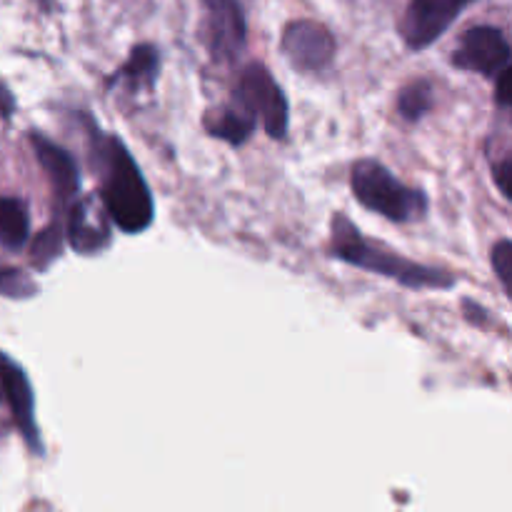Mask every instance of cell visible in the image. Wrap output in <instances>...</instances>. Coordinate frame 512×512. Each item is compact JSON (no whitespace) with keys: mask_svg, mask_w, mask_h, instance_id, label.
<instances>
[{"mask_svg":"<svg viewBox=\"0 0 512 512\" xmlns=\"http://www.w3.org/2000/svg\"><path fill=\"white\" fill-rule=\"evenodd\" d=\"M90 155L98 170V200L108 210L110 220L130 235L148 230L155 218L153 193L123 140L95 130Z\"/></svg>","mask_w":512,"mask_h":512,"instance_id":"obj_1","label":"cell"},{"mask_svg":"<svg viewBox=\"0 0 512 512\" xmlns=\"http://www.w3.org/2000/svg\"><path fill=\"white\" fill-rule=\"evenodd\" d=\"M333 255L353 268L378 273L410 290H445L455 285V278L445 270L428 268L375 243L370 245L345 215L333 218Z\"/></svg>","mask_w":512,"mask_h":512,"instance_id":"obj_2","label":"cell"},{"mask_svg":"<svg viewBox=\"0 0 512 512\" xmlns=\"http://www.w3.org/2000/svg\"><path fill=\"white\" fill-rule=\"evenodd\" d=\"M350 185H353V193L360 205L393 220V223H410L428 213V198L423 190L408 188L378 160L355 163L353 173H350Z\"/></svg>","mask_w":512,"mask_h":512,"instance_id":"obj_3","label":"cell"},{"mask_svg":"<svg viewBox=\"0 0 512 512\" xmlns=\"http://www.w3.org/2000/svg\"><path fill=\"white\" fill-rule=\"evenodd\" d=\"M235 105L253 120H260L270 138L283 140L288 135V100L263 63H250L243 70L235 90Z\"/></svg>","mask_w":512,"mask_h":512,"instance_id":"obj_4","label":"cell"},{"mask_svg":"<svg viewBox=\"0 0 512 512\" xmlns=\"http://www.w3.org/2000/svg\"><path fill=\"white\" fill-rule=\"evenodd\" d=\"M510 43L505 33L493 25H478L465 30L458 48L450 55V63L460 70H473L483 78L495 80L510 68Z\"/></svg>","mask_w":512,"mask_h":512,"instance_id":"obj_5","label":"cell"},{"mask_svg":"<svg viewBox=\"0 0 512 512\" xmlns=\"http://www.w3.org/2000/svg\"><path fill=\"white\" fill-rule=\"evenodd\" d=\"M475 0H410L400 20V35L410 50L433 45Z\"/></svg>","mask_w":512,"mask_h":512,"instance_id":"obj_6","label":"cell"},{"mask_svg":"<svg viewBox=\"0 0 512 512\" xmlns=\"http://www.w3.org/2000/svg\"><path fill=\"white\" fill-rule=\"evenodd\" d=\"M283 53L293 68L315 73L333 63L335 38L315 20H293L283 33Z\"/></svg>","mask_w":512,"mask_h":512,"instance_id":"obj_7","label":"cell"},{"mask_svg":"<svg viewBox=\"0 0 512 512\" xmlns=\"http://www.w3.org/2000/svg\"><path fill=\"white\" fill-rule=\"evenodd\" d=\"M210 55L220 63H233L245 48L248 25L238 0H203Z\"/></svg>","mask_w":512,"mask_h":512,"instance_id":"obj_8","label":"cell"},{"mask_svg":"<svg viewBox=\"0 0 512 512\" xmlns=\"http://www.w3.org/2000/svg\"><path fill=\"white\" fill-rule=\"evenodd\" d=\"M0 388H3L5 398H8L10 413H13L15 425L23 433L28 448L33 453L43 455V440H40V430L35 425L33 388H30L25 370L5 353H0Z\"/></svg>","mask_w":512,"mask_h":512,"instance_id":"obj_9","label":"cell"},{"mask_svg":"<svg viewBox=\"0 0 512 512\" xmlns=\"http://www.w3.org/2000/svg\"><path fill=\"white\" fill-rule=\"evenodd\" d=\"M68 243L75 253L80 255H95L110 245V215L98 200L93 198H80L75 200L73 208L68 215Z\"/></svg>","mask_w":512,"mask_h":512,"instance_id":"obj_10","label":"cell"},{"mask_svg":"<svg viewBox=\"0 0 512 512\" xmlns=\"http://www.w3.org/2000/svg\"><path fill=\"white\" fill-rule=\"evenodd\" d=\"M30 145H33L35 155H38L40 168L45 170V175L50 178V185L55 190V198L60 203H70L75 200L80 188V173L78 165H75L73 155L68 150L60 148L53 140L43 138L40 133H30Z\"/></svg>","mask_w":512,"mask_h":512,"instance_id":"obj_11","label":"cell"},{"mask_svg":"<svg viewBox=\"0 0 512 512\" xmlns=\"http://www.w3.org/2000/svg\"><path fill=\"white\" fill-rule=\"evenodd\" d=\"M158 68H160V55L155 50V45H135L130 50V58L125 60L123 68L115 73L113 83H125L130 90H140V88H153L155 78H158Z\"/></svg>","mask_w":512,"mask_h":512,"instance_id":"obj_12","label":"cell"},{"mask_svg":"<svg viewBox=\"0 0 512 512\" xmlns=\"http://www.w3.org/2000/svg\"><path fill=\"white\" fill-rule=\"evenodd\" d=\"M205 130L213 138L225 140L230 145H243L253 135L255 120L235 105V108H223L215 115H208L205 118Z\"/></svg>","mask_w":512,"mask_h":512,"instance_id":"obj_13","label":"cell"},{"mask_svg":"<svg viewBox=\"0 0 512 512\" xmlns=\"http://www.w3.org/2000/svg\"><path fill=\"white\" fill-rule=\"evenodd\" d=\"M30 218L18 198L0 195V243L8 250H20L28 243Z\"/></svg>","mask_w":512,"mask_h":512,"instance_id":"obj_14","label":"cell"},{"mask_svg":"<svg viewBox=\"0 0 512 512\" xmlns=\"http://www.w3.org/2000/svg\"><path fill=\"white\" fill-rule=\"evenodd\" d=\"M433 108V88L428 80H415V83L405 85L398 95V113L403 115L408 123H418L428 110Z\"/></svg>","mask_w":512,"mask_h":512,"instance_id":"obj_15","label":"cell"},{"mask_svg":"<svg viewBox=\"0 0 512 512\" xmlns=\"http://www.w3.org/2000/svg\"><path fill=\"white\" fill-rule=\"evenodd\" d=\"M60 253H63V228L58 223H53L35 235L30 255H33L35 268L48 270L60 258Z\"/></svg>","mask_w":512,"mask_h":512,"instance_id":"obj_16","label":"cell"},{"mask_svg":"<svg viewBox=\"0 0 512 512\" xmlns=\"http://www.w3.org/2000/svg\"><path fill=\"white\" fill-rule=\"evenodd\" d=\"M33 293H38V288L20 270L0 265V295H8V298H30Z\"/></svg>","mask_w":512,"mask_h":512,"instance_id":"obj_17","label":"cell"},{"mask_svg":"<svg viewBox=\"0 0 512 512\" xmlns=\"http://www.w3.org/2000/svg\"><path fill=\"white\" fill-rule=\"evenodd\" d=\"M490 260H493V268L495 273H498V280L500 285H503L505 295L512 298V243L508 238H503L495 245Z\"/></svg>","mask_w":512,"mask_h":512,"instance_id":"obj_18","label":"cell"},{"mask_svg":"<svg viewBox=\"0 0 512 512\" xmlns=\"http://www.w3.org/2000/svg\"><path fill=\"white\" fill-rule=\"evenodd\" d=\"M493 175H495V185H498V190H500V193H503V198L510 200L512 198V195H510V185H508V180H510V175H512V158H510V155H505V158L500 160V163L493 165Z\"/></svg>","mask_w":512,"mask_h":512,"instance_id":"obj_19","label":"cell"},{"mask_svg":"<svg viewBox=\"0 0 512 512\" xmlns=\"http://www.w3.org/2000/svg\"><path fill=\"white\" fill-rule=\"evenodd\" d=\"M495 100L500 108H510V68L495 78Z\"/></svg>","mask_w":512,"mask_h":512,"instance_id":"obj_20","label":"cell"},{"mask_svg":"<svg viewBox=\"0 0 512 512\" xmlns=\"http://www.w3.org/2000/svg\"><path fill=\"white\" fill-rule=\"evenodd\" d=\"M13 108H15L13 95H10V90L5 88V85H0V118H10Z\"/></svg>","mask_w":512,"mask_h":512,"instance_id":"obj_21","label":"cell"}]
</instances>
